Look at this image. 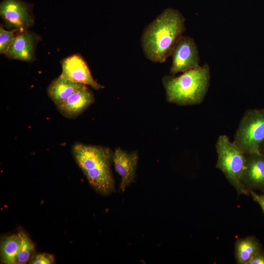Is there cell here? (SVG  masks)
Returning a JSON list of instances; mask_svg holds the SVG:
<instances>
[{"mask_svg": "<svg viewBox=\"0 0 264 264\" xmlns=\"http://www.w3.org/2000/svg\"><path fill=\"white\" fill-rule=\"evenodd\" d=\"M0 15L8 28L24 29L34 23L32 5L22 0H2Z\"/></svg>", "mask_w": 264, "mask_h": 264, "instance_id": "52a82bcc", "label": "cell"}, {"mask_svg": "<svg viewBox=\"0 0 264 264\" xmlns=\"http://www.w3.org/2000/svg\"><path fill=\"white\" fill-rule=\"evenodd\" d=\"M16 36L10 31L5 30L0 25V53L5 54L12 44Z\"/></svg>", "mask_w": 264, "mask_h": 264, "instance_id": "e0dca14e", "label": "cell"}, {"mask_svg": "<svg viewBox=\"0 0 264 264\" xmlns=\"http://www.w3.org/2000/svg\"><path fill=\"white\" fill-rule=\"evenodd\" d=\"M72 149L77 164L97 192L107 196L115 191L110 168L113 153L110 148L77 143Z\"/></svg>", "mask_w": 264, "mask_h": 264, "instance_id": "7a4b0ae2", "label": "cell"}, {"mask_svg": "<svg viewBox=\"0 0 264 264\" xmlns=\"http://www.w3.org/2000/svg\"><path fill=\"white\" fill-rule=\"evenodd\" d=\"M61 75L96 90L104 88L94 79L86 62L81 55L74 54L68 56L61 62Z\"/></svg>", "mask_w": 264, "mask_h": 264, "instance_id": "ba28073f", "label": "cell"}, {"mask_svg": "<svg viewBox=\"0 0 264 264\" xmlns=\"http://www.w3.org/2000/svg\"><path fill=\"white\" fill-rule=\"evenodd\" d=\"M241 180L249 194L255 190L264 193V155L261 153L246 154Z\"/></svg>", "mask_w": 264, "mask_h": 264, "instance_id": "9c48e42d", "label": "cell"}, {"mask_svg": "<svg viewBox=\"0 0 264 264\" xmlns=\"http://www.w3.org/2000/svg\"><path fill=\"white\" fill-rule=\"evenodd\" d=\"M21 239L19 251L16 256V264H25L30 259L34 251V244L28 236L23 231L18 233Z\"/></svg>", "mask_w": 264, "mask_h": 264, "instance_id": "2e32d148", "label": "cell"}, {"mask_svg": "<svg viewBox=\"0 0 264 264\" xmlns=\"http://www.w3.org/2000/svg\"><path fill=\"white\" fill-rule=\"evenodd\" d=\"M86 86L60 75L50 83L47 92L49 97L56 106Z\"/></svg>", "mask_w": 264, "mask_h": 264, "instance_id": "4fadbf2b", "label": "cell"}, {"mask_svg": "<svg viewBox=\"0 0 264 264\" xmlns=\"http://www.w3.org/2000/svg\"><path fill=\"white\" fill-rule=\"evenodd\" d=\"M264 139V108L248 110L242 118L233 141L246 154H258Z\"/></svg>", "mask_w": 264, "mask_h": 264, "instance_id": "5b68a950", "label": "cell"}, {"mask_svg": "<svg viewBox=\"0 0 264 264\" xmlns=\"http://www.w3.org/2000/svg\"><path fill=\"white\" fill-rule=\"evenodd\" d=\"M39 37L35 33L24 31L16 36L5 55L9 58L23 61H32Z\"/></svg>", "mask_w": 264, "mask_h": 264, "instance_id": "7c38bea8", "label": "cell"}, {"mask_svg": "<svg viewBox=\"0 0 264 264\" xmlns=\"http://www.w3.org/2000/svg\"><path fill=\"white\" fill-rule=\"evenodd\" d=\"M262 250V245L254 236L237 239L235 243V258L238 264H247L249 260Z\"/></svg>", "mask_w": 264, "mask_h": 264, "instance_id": "5bb4252c", "label": "cell"}, {"mask_svg": "<svg viewBox=\"0 0 264 264\" xmlns=\"http://www.w3.org/2000/svg\"><path fill=\"white\" fill-rule=\"evenodd\" d=\"M216 149L218 154L216 167L222 172L239 195H248L241 180L246 154L226 135L219 136Z\"/></svg>", "mask_w": 264, "mask_h": 264, "instance_id": "277c9868", "label": "cell"}, {"mask_svg": "<svg viewBox=\"0 0 264 264\" xmlns=\"http://www.w3.org/2000/svg\"><path fill=\"white\" fill-rule=\"evenodd\" d=\"M21 244V239L18 234L8 236L2 240L0 253L2 261L4 264H16V257Z\"/></svg>", "mask_w": 264, "mask_h": 264, "instance_id": "9a60e30c", "label": "cell"}, {"mask_svg": "<svg viewBox=\"0 0 264 264\" xmlns=\"http://www.w3.org/2000/svg\"><path fill=\"white\" fill-rule=\"evenodd\" d=\"M247 264H264V251L262 249L256 254Z\"/></svg>", "mask_w": 264, "mask_h": 264, "instance_id": "d6986e66", "label": "cell"}, {"mask_svg": "<svg viewBox=\"0 0 264 264\" xmlns=\"http://www.w3.org/2000/svg\"><path fill=\"white\" fill-rule=\"evenodd\" d=\"M210 79V66L207 63L177 77L164 76L162 82L167 101L182 106L201 104L208 90Z\"/></svg>", "mask_w": 264, "mask_h": 264, "instance_id": "3957f363", "label": "cell"}, {"mask_svg": "<svg viewBox=\"0 0 264 264\" xmlns=\"http://www.w3.org/2000/svg\"><path fill=\"white\" fill-rule=\"evenodd\" d=\"M138 159L137 152L129 153L120 148H116L113 153L112 162L121 176L120 189L122 192L134 181Z\"/></svg>", "mask_w": 264, "mask_h": 264, "instance_id": "30bf717a", "label": "cell"}, {"mask_svg": "<svg viewBox=\"0 0 264 264\" xmlns=\"http://www.w3.org/2000/svg\"><path fill=\"white\" fill-rule=\"evenodd\" d=\"M94 101L92 92L86 86L56 106L59 111L64 116L72 119L77 117L83 112Z\"/></svg>", "mask_w": 264, "mask_h": 264, "instance_id": "8fae6325", "label": "cell"}, {"mask_svg": "<svg viewBox=\"0 0 264 264\" xmlns=\"http://www.w3.org/2000/svg\"><path fill=\"white\" fill-rule=\"evenodd\" d=\"M185 22L178 10L169 7L163 10L143 31L141 44L145 56L154 63L165 62L183 35Z\"/></svg>", "mask_w": 264, "mask_h": 264, "instance_id": "6da1fadb", "label": "cell"}, {"mask_svg": "<svg viewBox=\"0 0 264 264\" xmlns=\"http://www.w3.org/2000/svg\"><path fill=\"white\" fill-rule=\"evenodd\" d=\"M54 261L53 255L48 253H42L35 256L30 262L32 264H51Z\"/></svg>", "mask_w": 264, "mask_h": 264, "instance_id": "ac0fdd59", "label": "cell"}, {"mask_svg": "<svg viewBox=\"0 0 264 264\" xmlns=\"http://www.w3.org/2000/svg\"><path fill=\"white\" fill-rule=\"evenodd\" d=\"M250 194L254 201L256 202L261 207L264 213V193L262 194H258L254 191H250Z\"/></svg>", "mask_w": 264, "mask_h": 264, "instance_id": "ffe728a7", "label": "cell"}, {"mask_svg": "<svg viewBox=\"0 0 264 264\" xmlns=\"http://www.w3.org/2000/svg\"><path fill=\"white\" fill-rule=\"evenodd\" d=\"M259 152L261 154L264 155V139L261 144V145L260 146L259 148Z\"/></svg>", "mask_w": 264, "mask_h": 264, "instance_id": "44dd1931", "label": "cell"}, {"mask_svg": "<svg viewBox=\"0 0 264 264\" xmlns=\"http://www.w3.org/2000/svg\"><path fill=\"white\" fill-rule=\"evenodd\" d=\"M171 56L173 61L170 73L172 75L200 66L198 49L195 40L191 37L182 35L174 46Z\"/></svg>", "mask_w": 264, "mask_h": 264, "instance_id": "8992f818", "label": "cell"}]
</instances>
